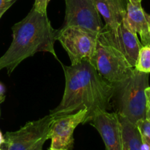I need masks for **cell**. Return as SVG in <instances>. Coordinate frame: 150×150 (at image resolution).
I'll use <instances>...</instances> for the list:
<instances>
[{
    "instance_id": "obj_1",
    "label": "cell",
    "mask_w": 150,
    "mask_h": 150,
    "mask_svg": "<svg viewBox=\"0 0 150 150\" xmlns=\"http://www.w3.org/2000/svg\"><path fill=\"white\" fill-rule=\"evenodd\" d=\"M65 88L59 105L50 111L54 118L87 110L83 124L89 123L96 114L108 111L115 86L99 74L89 62L70 66L62 65Z\"/></svg>"
},
{
    "instance_id": "obj_2",
    "label": "cell",
    "mask_w": 150,
    "mask_h": 150,
    "mask_svg": "<svg viewBox=\"0 0 150 150\" xmlns=\"http://www.w3.org/2000/svg\"><path fill=\"white\" fill-rule=\"evenodd\" d=\"M13 40L0 57V70L6 68L9 75L26 59L38 52H48L58 59L54 50L59 29L53 28L47 14L32 7L27 16L12 27Z\"/></svg>"
},
{
    "instance_id": "obj_3",
    "label": "cell",
    "mask_w": 150,
    "mask_h": 150,
    "mask_svg": "<svg viewBox=\"0 0 150 150\" xmlns=\"http://www.w3.org/2000/svg\"><path fill=\"white\" fill-rule=\"evenodd\" d=\"M149 73L140 72L134 68L127 79L114 84L115 90L113 98H116V112L133 124L146 118L145 90L149 86Z\"/></svg>"
},
{
    "instance_id": "obj_4",
    "label": "cell",
    "mask_w": 150,
    "mask_h": 150,
    "mask_svg": "<svg viewBox=\"0 0 150 150\" xmlns=\"http://www.w3.org/2000/svg\"><path fill=\"white\" fill-rule=\"evenodd\" d=\"M54 121V116L50 114L26 123L16 131L7 132L3 144L4 150H42L45 142L50 139Z\"/></svg>"
},
{
    "instance_id": "obj_5",
    "label": "cell",
    "mask_w": 150,
    "mask_h": 150,
    "mask_svg": "<svg viewBox=\"0 0 150 150\" xmlns=\"http://www.w3.org/2000/svg\"><path fill=\"white\" fill-rule=\"evenodd\" d=\"M98 36L97 34L81 28L67 26L59 29L57 40L68 54L71 64L83 61L93 64Z\"/></svg>"
},
{
    "instance_id": "obj_6",
    "label": "cell",
    "mask_w": 150,
    "mask_h": 150,
    "mask_svg": "<svg viewBox=\"0 0 150 150\" xmlns=\"http://www.w3.org/2000/svg\"><path fill=\"white\" fill-rule=\"evenodd\" d=\"M92 65L102 77L113 84L125 80L134 70L121 52L98 39Z\"/></svg>"
},
{
    "instance_id": "obj_7",
    "label": "cell",
    "mask_w": 150,
    "mask_h": 150,
    "mask_svg": "<svg viewBox=\"0 0 150 150\" xmlns=\"http://www.w3.org/2000/svg\"><path fill=\"white\" fill-rule=\"evenodd\" d=\"M65 18L62 27L74 26L98 34L104 25L93 0H65Z\"/></svg>"
},
{
    "instance_id": "obj_8",
    "label": "cell",
    "mask_w": 150,
    "mask_h": 150,
    "mask_svg": "<svg viewBox=\"0 0 150 150\" xmlns=\"http://www.w3.org/2000/svg\"><path fill=\"white\" fill-rule=\"evenodd\" d=\"M98 39L118 50L125 56L132 67H135L142 45L137 34L127 29L124 23H122L114 29L103 26L98 34Z\"/></svg>"
},
{
    "instance_id": "obj_9",
    "label": "cell",
    "mask_w": 150,
    "mask_h": 150,
    "mask_svg": "<svg viewBox=\"0 0 150 150\" xmlns=\"http://www.w3.org/2000/svg\"><path fill=\"white\" fill-rule=\"evenodd\" d=\"M87 110L83 108L77 112L54 118L50 132L51 140L49 150H72L74 145L73 133L78 125L83 124Z\"/></svg>"
},
{
    "instance_id": "obj_10",
    "label": "cell",
    "mask_w": 150,
    "mask_h": 150,
    "mask_svg": "<svg viewBox=\"0 0 150 150\" xmlns=\"http://www.w3.org/2000/svg\"><path fill=\"white\" fill-rule=\"evenodd\" d=\"M89 123L100 133L105 150H122L121 125L117 112H98Z\"/></svg>"
},
{
    "instance_id": "obj_11",
    "label": "cell",
    "mask_w": 150,
    "mask_h": 150,
    "mask_svg": "<svg viewBox=\"0 0 150 150\" xmlns=\"http://www.w3.org/2000/svg\"><path fill=\"white\" fill-rule=\"evenodd\" d=\"M122 23L127 29L140 35L142 45L150 44L148 14L142 8V4H135L127 0L125 16Z\"/></svg>"
},
{
    "instance_id": "obj_12",
    "label": "cell",
    "mask_w": 150,
    "mask_h": 150,
    "mask_svg": "<svg viewBox=\"0 0 150 150\" xmlns=\"http://www.w3.org/2000/svg\"><path fill=\"white\" fill-rule=\"evenodd\" d=\"M99 14L103 16L109 29H117L125 16L127 0H93Z\"/></svg>"
},
{
    "instance_id": "obj_13",
    "label": "cell",
    "mask_w": 150,
    "mask_h": 150,
    "mask_svg": "<svg viewBox=\"0 0 150 150\" xmlns=\"http://www.w3.org/2000/svg\"><path fill=\"white\" fill-rule=\"evenodd\" d=\"M119 119L121 125L122 150H148L144 145L136 124L120 115Z\"/></svg>"
},
{
    "instance_id": "obj_14",
    "label": "cell",
    "mask_w": 150,
    "mask_h": 150,
    "mask_svg": "<svg viewBox=\"0 0 150 150\" xmlns=\"http://www.w3.org/2000/svg\"><path fill=\"white\" fill-rule=\"evenodd\" d=\"M134 68L143 73H150V44L140 48Z\"/></svg>"
},
{
    "instance_id": "obj_15",
    "label": "cell",
    "mask_w": 150,
    "mask_h": 150,
    "mask_svg": "<svg viewBox=\"0 0 150 150\" xmlns=\"http://www.w3.org/2000/svg\"><path fill=\"white\" fill-rule=\"evenodd\" d=\"M144 145L148 150H150V120L145 118L139 120L136 124Z\"/></svg>"
},
{
    "instance_id": "obj_16",
    "label": "cell",
    "mask_w": 150,
    "mask_h": 150,
    "mask_svg": "<svg viewBox=\"0 0 150 150\" xmlns=\"http://www.w3.org/2000/svg\"><path fill=\"white\" fill-rule=\"evenodd\" d=\"M51 0H35L33 7L42 14H47V7Z\"/></svg>"
},
{
    "instance_id": "obj_17",
    "label": "cell",
    "mask_w": 150,
    "mask_h": 150,
    "mask_svg": "<svg viewBox=\"0 0 150 150\" xmlns=\"http://www.w3.org/2000/svg\"><path fill=\"white\" fill-rule=\"evenodd\" d=\"M16 1L18 0H0V18Z\"/></svg>"
},
{
    "instance_id": "obj_18",
    "label": "cell",
    "mask_w": 150,
    "mask_h": 150,
    "mask_svg": "<svg viewBox=\"0 0 150 150\" xmlns=\"http://www.w3.org/2000/svg\"><path fill=\"white\" fill-rule=\"evenodd\" d=\"M146 95V111L150 110V86H149L145 90Z\"/></svg>"
},
{
    "instance_id": "obj_19",
    "label": "cell",
    "mask_w": 150,
    "mask_h": 150,
    "mask_svg": "<svg viewBox=\"0 0 150 150\" xmlns=\"http://www.w3.org/2000/svg\"><path fill=\"white\" fill-rule=\"evenodd\" d=\"M4 92H5V89L4 86L0 83V100L2 101L4 100L5 99V96H4Z\"/></svg>"
},
{
    "instance_id": "obj_20",
    "label": "cell",
    "mask_w": 150,
    "mask_h": 150,
    "mask_svg": "<svg viewBox=\"0 0 150 150\" xmlns=\"http://www.w3.org/2000/svg\"><path fill=\"white\" fill-rule=\"evenodd\" d=\"M127 1L135 4H142V0H127Z\"/></svg>"
},
{
    "instance_id": "obj_21",
    "label": "cell",
    "mask_w": 150,
    "mask_h": 150,
    "mask_svg": "<svg viewBox=\"0 0 150 150\" xmlns=\"http://www.w3.org/2000/svg\"><path fill=\"white\" fill-rule=\"evenodd\" d=\"M4 137L3 136L1 132L0 131V146H1L3 144H4Z\"/></svg>"
},
{
    "instance_id": "obj_22",
    "label": "cell",
    "mask_w": 150,
    "mask_h": 150,
    "mask_svg": "<svg viewBox=\"0 0 150 150\" xmlns=\"http://www.w3.org/2000/svg\"><path fill=\"white\" fill-rule=\"evenodd\" d=\"M146 118L149 119L150 120V110H147L146 111Z\"/></svg>"
},
{
    "instance_id": "obj_23",
    "label": "cell",
    "mask_w": 150,
    "mask_h": 150,
    "mask_svg": "<svg viewBox=\"0 0 150 150\" xmlns=\"http://www.w3.org/2000/svg\"><path fill=\"white\" fill-rule=\"evenodd\" d=\"M148 24H149V29L150 32V15H148Z\"/></svg>"
},
{
    "instance_id": "obj_24",
    "label": "cell",
    "mask_w": 150,
    "mask_h": 150,
    "mask_svg": "<svg viewBox=\"0 0 150 150\" xmlns=\"http://www.w3.org/2000/svg\"><path fill=\"white\" fill-rule=\"evenodd\" d=\"M3 101L2 100H0V103H2Z\"/></svg>"
},
{
    "instance_id": "obj_25",
    "label": "cell",
    "mask_w": 150,
    "mask_h": 150,
    "mask_svg": "<svg viewBox=\"0 0 150 150\" xmlns=\"http://www.w3.org/2000/svg\"><path fill=\"white\" fill-rule=\"evenodd\" d=\"M0 150H3V149H0Z\"/></svg>"
}]
</instances>
